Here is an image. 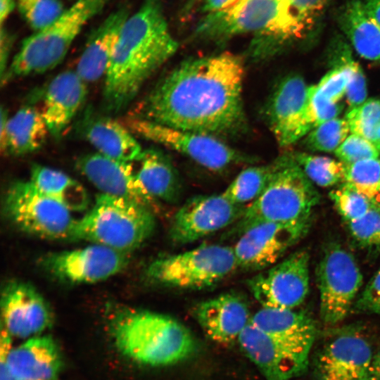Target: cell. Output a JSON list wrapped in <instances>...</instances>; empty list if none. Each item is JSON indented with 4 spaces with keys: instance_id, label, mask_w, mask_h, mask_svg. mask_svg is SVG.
Listing matches in <instances>:
<instances>
[{
    "instance_id": "cell-1",
    "label": "cell",
    "mask_w": 380,
    "mask_h": 380,
    "mask_svg": "<svg viewBox=\"0 0 380 380\" xmlns=\"http://www.w3.org/2000/svg\"><path fill=\"white\" fill-rule=\"evenodd\" d=\"M244 65L230 52L186 60L139 104L134 117L214 137L241 132Z\"/></svg>"
},
{
    "instance_id": "cell-2",
    "label": "cell",
    "mask_w": 380,
    "mask_h": 380,
    "mask_svg": "<svg viewBox=\"0 0 380 380\" xmlns=\"http://www.w3.org/2000/svg\"><path fill=\"white\" fill-rule=\"evenodd\" d=\"M177 49L160 0H144L124 22L104 77L103 101L107 111L124 110Z\"/></svg>"
},
{
    "instance_id": "cell-3",
    "label": "cell",
    "mask_w": 380,
    "mask_h": 380,
    "mask_svg": "<svg viewBox=\"0 0 380 380\" xmlns=\"http://www.w3.org/2000/svg\"><path fill=\"white\" fill-rule=\"evenodd\" d=\"M117 350L125 357L149 367H165L194 354L197 343L190 330L176 319L146 310L124 309L108 322Z\"/></svg>"
},
{
    "instance_id": "cell-4",
    "label": "cell",
    "mask_w": 380,
    "mask_h": 380,
    "mask_svg": "<svg viewBox=\"0 0 380 380\" xmlns=\"http://www.w3.org/2000/svg\"><path fill=\"white\" fill-rule=\"evenodd\" d=\"M194 33L210 41L253 34L254 51L261 53L303 37L290 18L287 0H239L224 10L207 13Z\"/></svg>"
},
{
    "instance_id": "cell-5",
    "label": "cell",
    "mask_w": 380,
    "mask_h": 380,
    "mask_svg": "<svg viewBox=\"0 0 380 380\" xmlns=\"http://www.w3.org/2000/svg\"><path fill=\"white\" fill-rule=\"evenodd\" d=\"M270 179L263 192L246 207L229 234L239 236L249 227L263 222H310L320 196L311 180L291 156L272 163Z\"/></svg>"
},
{
    "instance_id": "cell-6",
    "label": "cell",
    "mask_w": 380,
    "mask_h": 380,
    "mask_svg": "<svg viewBox=\"0 0 380 380\" xmlns=\"http://www.w3.org/2000/svg\"><path fill=\"white\" fill-rule=\"evenodd\" d=\"M156 218L142 203L99 194L94 205L76 220L70 239L87 241L127 254L153 233Z\"/></svg>"
},
{
    "instance_id": "cell-7",
    "label": "cell",
    "mask_w": 380,
    "mask_h": 380,
    "mask_svg": "<svg viewBox=\"0 0 380 380\" xmlns=\"http://www.w3.org/2000/svg\"><path fill=\"white\" fill-rule=\"evenodd\" d=\"M108 1L76 0L54 23L25 39L1 77V83L56 68L85 25L103 10Z\"/></svg>"
},
{
    "instance_id": "cell-8",
    "label": "cell",
    "mask_w": 380,
    "mask_h": 380,
    "mask_svg": "<svg viewBox=\"0 0 380 380\" xmlns=\"http://www.w3.org/2000/svg\"><path fill=\"white\" fill-rule=\"evenodd\" d=\"M237 268L232 246L203 244L157 258L147 267L146 276L165 286L202 289L216 284Z\"/></svg>"
},
{
    "instance_id": "cell-9",
    "label": "cell",
    "mask_w": 380,
    "mask_h": 380,
    "mask_svg": "<svg viewBox=\"0 0 380 380\" xmlns=\"http://www.w3.org/2000/svg\"><path fill=\"white\" fill-rule=\"evenodd\" d=\"M6 217L27 234L50 240L70 239L75 219L61 203L29 181H16L4 200Z\"/></svg>"
},
{
    "instance_id": "cell-10",
    "label": "cell",
    "mask_w": 380,
    "mask_h": 380,
    "mask_svg": "<svg viewBox=\"0 0 380 380\" xmlns=\"http://www.w3.org/2000/svg\"><path fill=\"white\" fill-rule=\"evenodd\" d=\"M127 126L132 133L180 153L212 171L254 160L214 136L178 129L134 116L127 120Z\"/></svg>"
},
{
    "instance_id": "cell-11",
    "label": "cell",
    "mask_w": 380,
    "mask_h": 380,
    "mask_svg": "<svg viewBox=\"0 0 380 380\" xmlns=\"http://www.w3.org/2000/svg\"><path fill=\"white\" fill-rule=\"evenodd\" d=\"M320 316L328 324L343 320L354 304L362 274L353 255L338 244L324 251L317 271Z\"/></svg>"
},
{
    "instance_id": "cell-12",
    "label": "cell",
    "mask_w": 380,
    "mask_h": 380,
    "mask_svg": "<svg viewBox=\"0 0 380 380\" xmlns=\"http://www.w3.org/2000/svg\"><path fill=\"white\" fill-rule=\"evenodd\" d=\"M307 251L294 252L282 261L248 280V286L262 308L294 309L309 290Z\"/></svg>"
},
{
    "instance_id": "cell-13",
    "label": "cell",
    "mask_w": 380,
    "mask_h": 380,
    "mask_svg": "<svg viewBox=\"0 0 380 380\" xmlns=\"http://www.w3.org/2000/svg\"><path fill=\"white\" fill-rule=\"evenodd\" d=\"M42 267L56 279L71 284L102 281L121 272L127 264V254L108 247L91 245L49 253L40 260Z\"/></svg>"
},
{
    "instance_id": "cell-14",
    "label": "cell",
    "mask_w": 380,
    "mask_h": 380,
    "mask_svg": "<svg viewBox=\"0 0 380 380\" xmlns=\"http://www.w3.org/2000/svg\"><path fill=\"white\" fill-rule=\"evenodd\" d=\"M245 209L246 206L232 203L222 193L192 197L175 214L170 237L177 244L194 242L236 223Z\"/></svg>"
},
{
    "instance_id": "cell-15",
    "label": "cell",
    "mask_w": 380,
    "mask_h": 380,
    "mask_svg": "<svg viewBox=\"0 0 380 380\" xmlns=\"http://www.w3.org/2000/svg\"><path fill=\"white\" fill-rule=\"evenodd\" d=\"M13 338L1 329L0 367L19 380H59L64 358L56 341L41 334L13 346Z\"/></svg>"
},
{
    "instance_id": "cell-16",
    "label": "cell",
    "mask_w": 380,
    "mask_h": 380,
    "mask_svg": "<svg viewBox=\"0 0 380 380\" xmlns=\"http://www.w3.org/2000/svg\"><path fill=\"white\" fill-rule=\"evenodd\" d=\"M310 222H263L239 235L233 247L238 267L258 271L270 267L307 233Z\"/></svg>"
},
{
    "instance_id": "cell-17",
    "label": "cell",
    "mask_w": 380,
    "mask_h": 380,
    "mask_svg": "<svg viewBox=\"0 0 380 380\" xmlns=\"http://www.w3.org/2000/svg\"><path fill=\"white\" fill-rule=\"evenodd\" d=\"M374 355L360 331L343 329L319 351L315 362L317 379L369 380Z\"/></svg>"
},
{
    "instance_id": "cell-18",
    "label": "cell",
    "mask_w": 380,
    "mask_h": 380,
    "mask_svg": "<svg viewBox=\"0 0 380 380\" xmlns=\"http://www.w3.org/2000/svg\"><path fill=\"white\" fill-rule=\"evenodd\" d=\"M1 329L13 338L23 340L41 335L53 324L51 308L31 284L12 280L6 284L1 296Z\"/></svg>"
},
{
    "instance_id": "cell-19",
    "label": "cell",
    "mask_w": 380,
    "mask_h": 380,
    "mask_svg": "<svg viewBox=\"0 0 380 380\" xmlns=\"http://www.w3.org/2000/svg\"><path fill=\"white\" fill-rule=\"evenodd\" d=\"M310 89L302 77L293 75L285 77L272 94L267 115L280 146H290L310 132L307 119Z\"/></svg>"
},
{
    "instance_id": "cell-20",
    "label": "cell",
    "mask_w": 380,
    "mask_h": 380,
    "mask_svg": "<svg viewBox=\"0 0 380 380\" xmlns=\"http://www.w3.org/2000/svg\"><path fill=\"white\" fill-rule=\"evenodd\" d=\"M238 342L266 380H291L300 374L308 365V358L268 336L251 322Z\"/></svg>"
},
{
    "instance_id": "cell-21",
    "label": "cell",
    "mask_w": 380,
    "mask_h": 380,
    "mask_svg": "<svg viewBox=\"0 0 380 380\" xmlns=\"http://www.w3.org/2000/svg\"><path fill=\"white\" fill-rule=\"evenodd\" d=\"M76 166L101 194L134 201L148 207L154 200L138 179L131 163L95 153L79 158Z\"/></svg>"
},
{
    "instance_id": "cell-22",
    "label": "cell",
    "mask_w": 380,
    "mask_h": 380,
    "mask_svg": "<svg viewBox=\"0 0 380 380\" xmlns=\"http://www.w3.org/2000/svg\"><path fill=\"white\" fill-rule=\"evenodd\" d=\"M194 315L210 339L224 344L238 341L251 319L246 303L232 293L201 302L196 306Z\"/></svg>"
},
{
    "instance_id": "cell-23",
    "label": "cell",
    "mask_w": 380,
    "mask_h": 380,
    "mask_svg": "<svg viewBox=\"0 0 380 380\" xmlns=\"http://www.w3.org/2000/svg\"><path fill=\"white\" fill-rule=\"evenodd\" d=\"M251 323L298 354L308 358L315 339L314 320L293 309L262 308L251 316Z\"/></svg>"
},
{
    "instance_id": "cell-24",
    "label": "cell",
    "mask_w": 380,
    "mask_h": 380,
    "mask_svg": "<svg viewBox=\"0 0 380 380\" xmlns=\"http://www.w3.org/2000/svg\"><path fill=\"white\" fill-rule=\"evenodd\" d=\"M87 94V83L75 70L63 71L51 81L42 112L52 137H62L84 102Z\"/></svg>"
},
{
    "instance_id": "cell-25",
    "label": "cell",
    "mask_w": 380,
    "mask_h": 380,
    "mask_svg": "<svg viewBox=\"0 0 380 380\" xmlns=\"http://www.w3.org/2000/svg\"><path fill=\"white\" fill-rule=\"evenodd\" d=\"M129 15L123 6L110 13L92 32L77 63L76 72L86 82L105 77L121 27Z\"/></svg>"
},
{
    "instance_id": "cell-26",
    "label": "cell",
    "mask_w": 380,
    "mask_h": 380,
    "mask_svg": "<svg viewBox=\"0 0 380 380\" xmlns=\"http://www.w3.org/2000/svg\"><path fill=\"white\" fill-rule=\"evenodd\" d=\"M49 131L42 112L26 106L8 118L1 108L0 148L3 154L23 156L34 152L44 144Z\"/></svg>"
},
{
    "instance_id": "cell-27",
    "label": "cell",
    "mask_w": 380,
    "mask_h": 380,
    "mask_svg": "<svg viewBox=\"0 0 380 380\" xmlns=\"http://www.w3.org/2000/svg\"><path fill=\"white\" fill-rule=\"evenodd\" d=\"M85 139L97 153L120 161H139L143 149L128 127L109 117L89 118L82 126Z\"/></svg>"
},
{
    "instance_id": "cell-28",
    "label": "cell",
    "mask_w": 380,
    "mask_h": 380,
    "mask_svg": "<svg viewBox=\"0 0 380 380\" xmlns=\"http://www.w3.org/2000/svg\"><path fill=\"white\" fill-rule=\"evenodd\" d=\"M338 23L357 53L370 61H380V25L360 0H350L341 9Z\"/></svg>"
},
{
    "instance_id": "cell-29",
    "label": "cell",
    "mask_w": 380,
    "mask_h": 380,
    "mask_svg": "<svg viewBox=\"0 0 380 380\" xmlns=\"http://www.w3.org/2000/svg\"><path fill=\"white\" fill-rule=\"evenodd\" d=\"M137 177L154 200L175 202L179 194V182L175 168L164 154L156 149L143 151Z\"/></svg>"
},
{
    "instance_id": "cell-30",
    "label": "cell",
    "mask_w": 380,
    "mask_h": 380,
    "mask_svg": "<svg viewBox=\"0 0 380 380\" xmlns=\"http://www.w3.org/2000/svg\"><path fill=\"white\" fill-rule=\"evenodd\" d=\"M30 181L43 194L70 211L85 210L89 204L86 189L65 173L44 165H34Z\"/></svg>"
},
{
    "instance_id": "cell-31",
    "label": "cell",
    "mask_w": 380,
    "mask_h": 380,
    "mask_svg": "<svg viewBox=\"0 0 380 380\" xmlns=\"http://www.w3.org/2000/svg\"><path fill=\"white\" fill-rule=\"evenodd\" d=\"M273 170L269 165L252 166L242 170L222 193L232 203L245 206L263 192Z\"/></svg>"
},
{
    "instance_id": "cell-32",
    "label": "cell",
    "mask_w": 380,
    "mask_h": 380,
    "mask_svg": "<svg viewBox=\"0 0 380 380\" xmlns=\"http://www.w3.org/2000/svg\"><path fill=\"white\" fill-rule=\"evenodd\" d=\"M343 183L365 196L376 208L380 209L379 158L346 165Z\"/></svg>"
},
{
    "instance_id": "cell-33",
    "label": "cell",
    "mask_w": 380,
    "mask_h": 380,
    "mask_svg": "<svg viewBox=\"0 0 380 380\" xmlns=\"http://www.w3.org/2000/svg\"><path fill=\"white\" fill-rule=\"evenodd\" d=\"M293 158L311 182L318 186L327 187L344 182L346 165L341 161L305 153Z\"/></svg>"
},
{
    "instance_id": "cell-34",
    "label": "cell",
    "mask_w": 380,
    "mask_h": 380,
    "mask_svg": "<svg viewBox=\"0 0 380 380\" xmlns=\"http://www.w3.org/2000/svg\"><path fill=\"white\" fill-rule=\"evenodd\" d=\"M345 119L351 134L369 140L379 149L377 129L380 125V99L366 100L360 106L350 109Z\"/></svg>"
},
{
    "instance_id": "cell-35",
    "label": "cell",
    "mask_w": 380,
    "mask_h": 380,
    "mask_svg": "<svg viewBox=\"0 0 380 380\" xmlns=\"http://www.w3.org/2000/svg\"><path fill=\"white\" fill-rule=\"evenodd\" d=\"M350 128L345 118L329 120L311 130L305 139L311 151L335 152L348 136Z\"/></svg>"
},
{
    "instance_id": "cell-36",
    "label": "cell",
    "mask_w": 380,
    "mask_h": 380,
    "mask_svg": "<svg viewBox=\"0 0 380 380\" xmlns=\"http://www.w3.org/2000/svg\"><path fill=\"white\" fill-rule=\"evenodd\" d=\"M19 13L34 32L54 23L64 13L61 0H18Z\"/></svg>"
},
{
    "instance_id": "cell-37",
    "label": "cell",
    "mask_w": 380,
    "mask_h": 380,
    "mask_svg": "<svg viewBox=\"0 0 380 380\" xmlns=\"http://www.w3.org/2000/svg\"><path fill=\"white\" fill-rule=\"evenodd\" d=\"M329 197L346 222L358 219L376 208L365 196L344 183L331 191Z\"/></svg>"
},
{
    "instance_id": "cell-38",
    "label": "cell",
    "mask_w": 380,
    "mask_h": 380,
    "mask_svg": "<svg viewBox=\"0 0 380 380\" xmlns=\"http://www.w3.org/2000/svg\"><path fill=\"white\" fill-rule=\"evenodd\" d=\"M343 45V43H341L336 47V53L341 59V65L328 72L316 84L319 92L332 103H339L346 95L350 78V69L344 58Z\"/></svg>"
},
{
    "instance_id": "cell-39",
    "label": "cell",
    "mask_w": 380,
    "mask_h": 380,
    "mask_svg": "<svg viewBox=\"0 0 380 380\" xmlns=\"http://www.w3.org/2000/svg\"><path fill=\"white\" fill-rule=\"evenodd\" d=\"M346 223L351 236L360 245L380 246V209L373 208L361 217Z\"/></svg>"
},
{
    "instance_id": "cell-40",
    "label": "cell",
    "mask_w": 380,
    "mask_h": 380,
    "mask_svg": "<svg viewBox=\"0 0 380 380\" xmlns=\"http://www.w3.org/2000/svg\"><path fill=\"white\" fill-rule=\"evenodd\" d=\"M327 0H287L290 18L303 37L315 24Z\"/></svg>"
},
{
    "instance_id": "cell-41",
    "label": "cell",
    "mask_w": 380,
    "mask_h": 380,
    "mask_svg": "<svg viewBox=\"0 0 380 380\" xmlns=\"http://www.w3.org/2000/svg\"><path fill=\"white\" fill-rule=\"evenodd\" d=\"M336 156L344 164L379 158L380 151L369 140L351 134L334 152Z\"/></svg>"
},
{
    "instance_id": "cell-42",
    "label": "cell",
    "mask_w": 380,
    "mask_h": 380,
    "mask_svg": "<svg viewBox=\"0 0 380 380\" xmlns=\"http://www.w3.org/2000/svg\"><path fill=\"white\" fill-rule=\"evenodd\" d=\"M342 109V104L328 101L319 92L316 85L310 86L307 110L308 124L310 131L329 120L338 118Z\"/></svg>"
},
{
    "instance_id": "cell-43",
    "label": "cell",
    "mask_w": 380,
    "mask_h": 380,
    "mask_svg": "<svg viewBox=\"0 0 380 380\" xmlns=\"http://www.w3.org/2000/svg\"><path fill=\"white\" fill-rule=\"evenodd\" d=\"M343 51L351 72L346 94L348 104L351 109L360 106L366 101V80L360 65L353 59L350 49L345 43L343 45Z\"/></svg>"
},
{
    "instance_id": "cell-44",
    "label": "cell",
    "mask_w": 380,
    "mask_h": 380,
    "mask_svg": "<svg viewBox=\"0 0 380 380\" xmlns=\"http://www.w3.org/2000/svg\"><path fill=\"white\" fill-rule=\"evenodd\" d=\"M355 307L361 312L380 313V269L369 281Z\"/></svg>"
},
{
    "instance_id": "cell-45",
    "label": "cell",
    "mask_w": 380,
    "mask_h": 380,
    "mask_svg": "<svg viewBox=\"0 0 380 380\" xmlns=\"http://www.w3.org/2000/svg\"><path fill=\"white\" fill-rule=\"evenodd\" d=\"M11 42V36L3 27H1V77L6 70L5 64H6Z\"/></svg>"
},
{
    "instance_id": "cell-46",
    "label": "cell",
    "mask_w": 380,
    "mask_h": 380,
    "mask_svg": "<svg viewBox=\"0 0 380 380\" xmlns=\"http://www.w3.org/2000/svg\"><path fill=\"white\" fill-rule=\"evenodd\" d=\"M239 0H204L203 11L207 13H215L224 10Z\"/></svg>"
},
{
    "instance_id": "cell-47",
    "label": "cell",
    "mask_w": 380,
    "mask_h": 380,
    "mask_svg": "<svg viewBox=\"0 0 380 380\" xmlns=\"http://www.w3.org/2000/svg\"><path fill=\"white\" fill-rule=\"evenodd\" d=\"M17 5L15 0H0V23L3 26Z\"/></svg>"
},
{
    "instance_id": "cell-48",
    "label": "cell",
    "mask_w": 380,
    "mask_h": 380,
    "mask_svg": "<svg viewBox=\"0 0 380 380\" xmlns=\"http://www.w3.org/2000/svg\"><path fill=\"white\" fill-rule=\"evenodd\" d=\"M363 3L368 13L380 25V0H365Z\"/></svg>"
},
{
    "instance_id": "cell-49",
    "label": "cell",
    "mask_w": 380,
    "mask_h": 380,
    "mask_svg": "<svg viewBox=\"0 0 380 380\" xmlns=\"http://www.w3.org/2000/svg\"><path fill=\"white\" fill-rule=\"evenodd\" d=\"M369 380H380V350L374 355Z\"/></svg>"
},
{
    "instance_id": "cell-50",
    "label": "cell",
    "mask_w": 380,
    "mask_h": 380,
    "mask_svg": "<svg viewBox=\"0 0 380 380\" xmlns=\"http://www.w3.org/2000/svg\"><path fill=\"white\" fill-rule=\"evenodd\" d=\"M0 380H19L11 376L6 369L0 367Z\"/></svg>"
},
{
    "instance_id": "cell-51",
    "label": "cell",
    "mask_w": 380,
    "mask_h": 380,
    "mask_svg": "<svg viewBox=\"0 0 380 380\" xmlns=\"http://www.w3.org/2000/svg\"><path fill=\"white\" fill-rule=\"evenodd\" d=\"M198 1V0H186V4L183 8V11L185 15H187V13H189L191 11L195 4Z\"/></svg>"
},
{
    "instance_id": "cell-52",
    "label": "cell",
    "mask_w": 380,
    "mask_h": 380,
    "mask_svg": "<svg viewBox=\"0 0 380 380\" xmlns=\"http://www.w3.org/2000/svg\"><path fill=\"white\" fill-rule=\"evenodd\" d=\"M377 137L379 141V150L380 151V125L379 126L377 129Z\"/></svg>"
}]
</instances>
